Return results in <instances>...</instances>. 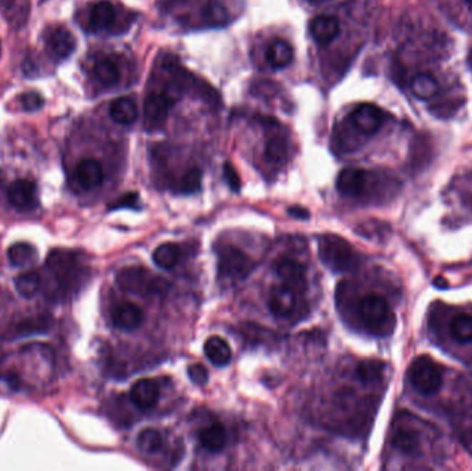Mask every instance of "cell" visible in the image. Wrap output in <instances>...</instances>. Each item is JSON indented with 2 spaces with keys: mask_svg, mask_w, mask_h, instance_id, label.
<instances>
[{
  "mask_svg": "<svg viewBox=\"0 0 472 471\" xmlns=\"http://www.w3.org/2000/svg\"><path fill=\"white\" fill-rule=\"evenodd\" d=\"M94 72H96L97 79L104 84H108V86L115 84L121 78V72H119L118 65L109 59H103V60L97 62L96 66H94Z\"/></svg>",
  "mask_w": 472,
  "mask_h": 471,
  "instance_id": "33",
  "label": "cell"
},
{
  "mask_svg": "<svg viewBox=\"0 0 472 471\" xmlns=\"http://www.w3.org/2000/svg\"><path fill=\"white\" fill-rule=\"evenodd\" d=\"M144 321V312L134 303H121L112 311V322L121 330H134Z\"/></svg>",
  "mask_w": 472,
  "mask_h": 471,
  "instance_id": "14",
  "label": "cell"
},
{
  "mask_svg": "<svg viewBox=\"0 0 472 471\" xmlns=\"http://www.w3.org/2000/svg\"><path fill=\"white\" fill-rule=\"evenodd\" d=\"M173 103L164 93H151L144 103L145 122L151 127L161 126L166 122Z\"/></svg>",
  "mask_w": 472,
  "mask_h": 471,
  "instance_id": "13",
  "label": "cell"
},
{
  "mask_svg": "<svg viewBox=\"0 0 472 471\" xmlns=\"http://www.w3.org/2000/svg\"><path fill=\"white\" fill-rule=\"evenodd\" d=\"M468 62H470V66H471L472 69V47L471 50H470V54H468Z\"/></svg>",
  "mask_w": 472,
  "mask_h": 471,
  "instance_id": "42",
  "label": "cell"
},
{
  "mask_svg": "<svg viewBox=\"0 0 472 471\" xmlns=\"http://www.w3.org/2000/svg\"><path fill=\"white\" fill-rule=\"evenodd\" d=\"M368 183V172L363 169L347 167L337 177V189L347 197H359Z\"/></svg>",
  "mask_w": 472,
  "mask_h": 471,
  "instance_id": "11",
  "label": "cell"
},
{
  "mask_svg": "<svg viewBox=\"0 0 472 471\" xmlns=\"http://www.w3.org/2000/svg\"><path fill=\"white\" fill-rule=\"evenodd\" d=\"M116 282L126 292L137 293L140 296L164 294L169 290V282L155 277L143 267H126L116 275Z\"/></svg>",
  "mask_w": 472,
  "mask_h": 471,
  "instance_id": "3",
  "label": "cell"
},
{
  "mask_svg": "<svg viewBox=\"0 0 472 471\" xmlns=\"http://www.w3.org/2000/svg\"><path fill=\"white\" fill-rule=\"evenodd\" d=\"M188 376L198 386H204V385L207 383V380H209V372L201 364H195V365L189 367L188 368Z\"/></svg>",
  "mask_w": 472,
  "mask_h": 471,
  "instance_id": "38",
  "label": "cell"
},
{
  "mask_svg": "<svg viewBox=\"0 0 472 471\" xmlns=\"http://www.w3.org/2000/svg\"><path fill=\"white\" fill-rule=\"evenodd\" d=\"M275 272L281 278L282 284L285 287H290L291 290L297 292L298 294L304 293L307 290V277L306 269L297 260L282 256L275 263Z\"/></svg>",
  "mask_w": 472,
  "mask_h": 471,
  "instance_id": "7",
  "label": "cell"
},
{
  "mask_svg": "<svg viewBox=\"0 0 472 471\" xmlns=\"http://www.w3.org/2000/svg\"><path fill=\"white\" fill-rule=\"evenodd\" d=\"M205 354L209 361L216 367H226L232 358L231 347L221 336H210L206 340Z\"/></svg>",
  "mask_w": 472,
  "mask_h": 471,
  "instance_id": "19",
  "label": "cell"
},
{
  "mask_svg": "<svg viewBox=\"0 0 472 471\" xmlns=\"http://www.w3.org/2000/svg\"><path fill=\"white\" fill-rule=\"evenodd\" d=\"M47 269L50 274V281L53 282L47 287V293L53 300L76 289L83 274V268L76 254L64 250H54L49 256Z\"/></svg>",
  "mask_w": 472,
  "mask_h": 471,
  "instance_id": "1",
  "label": "cell"
},
{
  "mask_svg": "<svg viewBox=\"0 0 472 471\" xmlns=\"http://www.w3.org/2000/svg\"><path fill=\"white\" fill-rule=\"evenodd\" d=\"M137 199H139V197H137V194H127L126 197H124V199H121L119 202H116V204H114L112 205V207L111 209H118V207H126V206H134L136 205V202H137Z\"/></svg>",
  "mask_w": 472,
  "mask_h": 471,
  "instance_id": "40",
  "label": "cell"
},
{
  "mask_svg": "<svg viewBox=\"0 0 472 471\" xmlns=\"http://www.w3.org/2000/svg\"><path fill=\"white\" fill-rule=\"evenodd\" d=\"M267 61L273 69H282L293 61V49L288 41L275 39L267 49Z\"/></svg>",
  "mask_w": 472,
  "mask_h": 471,
  "instance_id": "23",
  "label": "cell"
},
{
  "mask_svg": "<svg viewBox=\"0 0 472 471\" xmlns=\"http://www.w3.org/2000/svg\"><path fill=\"white\" fill-rule=\"evenodd\" d=\"M7 198L11 206L19 210H34L38 204V185L29 179H19L13 182L7 189Z\"/></svg>",
  "mask_w": 472,
  "mask_h": 471,
  "instance_id": "9",
  "label": "cell"
},
{
  "mask_svg": "<svg viewBox=\"0 0 472 471\" xmlns=\"http://www.w3.org/2000/svg\"><path fill=\"white\" fill-rule=\"evenodd\" d=\"M17 292L25 299H32L41 289V275L36 271H26L16 279Z\"/></svg>",
  "mask_w": 472,
  "mask_h": 471,
  "instance_id": "31",
  "label": "cell"
},
{
  "mask_svg": "<svg viewBox=\"0 0 472 471\" xmlns=\"http://www.w3.org/2000/svg\"><path fill=\"white\" fill-rule=\"evenodd\" d=\"M411 89L413 94L417 99L430 100L438 93L439 83L432 76L431 74L421 72V74H417L411 79Z\"/></svg>",
  "mask_w": 472,
  "mask_h": 471,
  "instance_id": "25",
  "label": "cell"
},
{
  "mask_svg": "<svg viewBox=\"0 0 472 471\" xmlns=\"http://www.w3.org/2000/svg\"><path fill=\"white\" fill-rule=\"evenodd\" d=\"M224 177H226V182L229 185V188L234 192H239L241 191V187H242L241 177H239L238 172L235 170V167L229 164V162H226L224 164Z\"/></svg>",
  "mask_w": 472,
  "mask_h": 471,
  "instance_id": "39",
  "label": "cell"
},
{
  "mask_svg": "<svg viewBox=\"0 0 472 471\" xmlns=\"http://www.w3.org/2000/svg\"><path fill=\"white\" fill-rule=\"evenodd\" d=\"M392 444L405 453H414L418 450V437L414 431L399 430L395 432L392 438Z\"/></svg>",
  "mask_w": 472,
  "mask_h": 471,
  "instance_id": "34",
  "label": "cell"
},
{
  "mask_svg": "<svg viewBox=\"0 0 472 471\" xmlns=\"http://www.w3.org/2000/svg\"><path fill=\"white\" fill-rule=\"evenodd\" d=\"M47 46L56 57L66 59L74 53L76 41L68 29L57 28L50 34L47 39Z\"/></svg>",
  "mask_w": 472,
  "mask_h": 471,
  "instance_id": "18",
  "label": "cell"
},
{
  "mask_svg": "<svg viewBox=\"0 0 472 471\" xmlns=\"http://www.w3.org/2000/svg\"><path fill=\"white\" fill-rule=\"evenodd\" d=\"M288 212L291 217H296V219H304V220H307L309 217L308 210H306V209H303L300 206H293V207L288 209Z\"/></svg>",
  "mask_w": 472,
  "mask_h": 471,
  "instance_id": "41",
  "label": "cell"
},
{
  "mask_svg": "<svg viewBox=\"0 0 472 471\" xmlns=\"http://www.w3.org/2000/svg\"><path fill=\"white\" fill-rule=\"evenodd\" d=\"M0 56H1V41H0Z\"/></svg>",
  "mask_w": 472,
  "mask_h": 471,
  "instance_id": "44",
  "label": "cell"
},
{
  "mask_svg": "<svg viewBox=\"0 0 472 471\" xmlns=\"http://www.w3.org/2000/svg\"><path fill=\"white\" fill-rule=\"evenodd\" d=\"M109 115L116 123L131 124L139 116L137 105L130 97H119L114 100L109 106Z\"/></svg>",
  "mask_w": 472,
  "mask_h": 471,
  "instance_id": "22",
  "label": "cell"
},
{
  "mask_svg": "<svg viewBox=\"0 0 472 471\" xmlns=\"http://www.w3.org/2000/svg\"><path fill=\"white\" fill-rule=\"evenodd\" d=\"M340 29V21L333 16H319L311 22V35L321 44H326L336 39Z\"/></svg>",
  "mask_w": 472,
  "mask_h": 471,
  "instance_id": "17",
  "label": "cell"
},
{
  "mask_svg": "<svg viewBox=\"0 0 472 471\" xmlns=\"http://www.w3.org/2000/svg\"><path fill=\"white\" fill-rule=\"evenodd\" d=\"M21 104H22V108L25 111L35 112V111L41 109V106L44 105V101H43V99H41L39 93L29 91V93H25V94L21 96Z\"/></svg>",
  "mask_w": 472,
  "mask_h": 471,
  "instance_id": "37",
  "label": "cell"
},
{
  "mask_svg": "<svg viewBox=\"0 0 472 471\" xmlns=\"http://www.w3.org/2000/svg\"><path fill=\"white\" fill-rule=\"evenodd\" d=\"M413 389L423 395H432L442 387V370L428 357H420L411 362L408 372Z\"/></svg>",
  "mask_w": 472,
  "mask_h": 471,
  "instance_id": "4",
  "label": "cell"
},
{
  "mask_svg": "<svg viewBox=\"0 0 472 471\" xmlns=\"http://www.w3.org/2000/svg\"><path fill=\"white\" fill-rule=\"evenodd\" d=\"M202 188V172L198 167H191L180 180V191L183 194H195Z\"/></svg>",
  "mask_w": 472,
  "mask_h": 471,
  "instance_id": "35",
  "label": "cell"
},
{
  "mask_svg": "<svg viewBox=\"0 0 472 471\" xmlns=\"http://www.w3.org/2000/svg\"><path fill=\"white\" fill-rule=\"evenodd\" d=\"M76 180L84 189H93L99 187L104 180L103 166L93 158L83 159L76 167Z\"/></svg>",
  "mask_w": 472,
  "mask_h": 471,
  "instance_id": "16",
  "label": "cell"
},
{
  "mask_svg": "<svg viewBox=\"0 0 472 471\" xmlns=\"http://www.w3.org/2000/svg\"><path fill=\"white\" fill-rule=\"evenodd\" d=\"M137 444L141 451L154 455L162 451L164 445V437L156 429H144L137 437Z\"/></svg>",
  "mask_w": 472,
  "mask_h": 471,
  "instance_id": "30",
  "label": "cell"
},
{
  "mask_svg": "<svg viewBox=\"0 0 472 471\" xmlns=\"http://www.w3.org/2000/svg\"><path fill=\"white\" fill-rule=\"evenodd\" d=\"M319 257L328 269L334 272H348L359 266V256L348 242L334 234L319 237Z\"/></svg>",
  "mask_w": 472,
  "mask_h": 471,
  "instance_id": "2",
  "label": "cell"
},
{
  "mask_svg": "<svg viewBox=\"0 0 472 471\" xmlns=\"http://www.w3.org/2000/svg\"><path fill=\"white\" fill-rule=\"evenodd\" d=\"M180 247L176 244H162L158 246L152 254L155 264L164 269H171L179 264L180 262Z\"/></svg>",
  "mask_w": 472,
  "mask_h": 471,
  "instance_id": "26",
  "label": "cell"
},
{
  "mask_svg": "<svg viewBox=\"0 0 472 471\" xmlns=\"http://www.w3.org/2000/svg\"><path fill=\"white\" fill-rule=\"evenodd\" d=\"M202 21L210 26L226 25L229 20V11L224 4L219 1H209L201 13Z\"/></svg>",
  "mask_w": 472,
  "mask_h": 471,
  "instance_id": "27",
  "label": "cell"
},
{
  "mask_svg": "<svg viewBox=\"0 0 472 471\" xmlns=\"http://www.w3.org/2000/svg\"><path fill=\"white\" fill-rule=\"evenodd\" d=\"M256 267L254 260L239 247L223 246L219 250V275L228 279L241 281L247 278Z\"/></svg>",
  "mask_w": 472,
  "mask_h": 471,
  "instance_id": "5",
  "label": "cell"
},
{
  "mask_svg": "<svg viewBox=\"0 0 472 471\" xmlns=\"http://www.w3.org/2000/svg\"><path fill=\"white\" fill-rule=\"evenodd\" d=\"M115 17H116V11H115L114 4L106 0H103V1H99L97 4H94V7L91 9L90 22L96 31H104V29H108L114 24Z\"/></svg>",
  "mask_w": 472,
  "mask_h": 471,
  "instance_id": "24",
  "label": "cell"
},
{
  "mask_svg": "<svg viewBox=\"0 0 472 471\" xmlns=\"http://www.w3.org/2000/svg\"><path fill=\"white\" fill-rule=\"evenodd\" d=\"M0 9L9 25L16 28L24 26L29 16V0H0Z\"/></svg>",
  "mask_w": 472,
  "mask_h": 471,
  "instance_id": "20",
  "label": "cell"
},
{
  "mask_svg": "<svg viewBox=\"0 0 472 471\" xmlns=\"http://www.w3.org/2000/svg\"><path fill=\"white\" fill-rule=\"evenodd\" d=\"M363 324L370 329H383L392 321V309L388 300L377 293L366 294L358 306Z\"/></svg>",
  "mask_w": 472,
  "mask_h": 471,
  "instance_id": "6",
  "label": "cell"
},
{
  "mask_svg": "<svg viewBox=\"0 0 472 471\" xmlns=\"http://www.w3.org/2000/svg\"><path fill=\"white\" fill-rule=\"evenodd\" d=\"M381 365L377 362H362L358 369L356 375L362 382H371L380 376Z\"/></svg>",
  "mask_w": 472,
  "mask_h": 471,
  "instance_id": "36",
  "label": "cell"
},
{
  "mask_svg": "<svg viewBox=\"0 0 472 471\" xmlns=\"http://www.w3.org/2000/svg\"><path fill=\"white\" fill-rule=\"evenodd\" d=\"M352 124L363 134H374L384 122L383 111L374 104H361L351 114Z\"/></svg>",
  "mask_w": 472,
  "mask_h": 471,
  "instance_id": "10",
  "label": "cell"
},
{
  "mask_svg": "<svg viewBox=\"0 0 472 471\" xmlns=\"http://www.w3.org/2000/svg\"><path fill=\"white\" fill-rule=\"evenodd\" d=\"M53 321L50 318V315H38V317H32L28 319H24L17 322L16 325H13L11 328L9 329V332L6 333V337L14 340L19 337H25V336H31V334H41V333H46L50 330Z\"/></svg>",
  "mask_w": 472,
  "mask_h": 471,
  "instance_id": "15",
  "label": "cell"
},
{
  "mask_svg": "<svg viewBox=\"0 0 472 471\" xmlns=\"http://www.w3.org/2000/svg\"><path fill=\"white\" fill-rule=\"evenodd\" d=\"M199 442L206 451L221 452L226 445V431L221 423H213L199 432Z\"/></svg>",
  "mask_w": 472,
  "mask_h": 471,
  "instance_id": "21",
  "label": "cell"
},
{
  "mask_svg": "<svg viewBox=\"0 0 472 471\" xmlns=\"http://www.w3.org/2000/svg\"><path fill=\"white\" fill-rule=\"evenodd\" d=\"M467 3H468V4H470V6L472 7V0H467Z\"/></svg>",
  "mask_w": 472,
  "mask_h": 471,
  "instance_id": "43",
  "label": "cell"
},
{
  "mask_svg": "<svg viewBox=\"0 0 472 471\" xmlns=\"http://www.w3.org/2000/svg\"><path fill=\"white\" fill-rule=\"evenodd\" d=\"M130 400L141 410H152L159 401V387L152 379H140L130 390Z\"/></svg>",
  "mask_w": 472,
  "mask_h": 471,
  "instance_id": "12",
  "label": "cell"
},
{
  "mask_svg": "<svg viewBox=\"0 0 472 471\" xmlns=\"http://www.w3.org/2000/svg\"><path fill=\"white\" fill-rule=\"evenodd\" d=\"M300 296L301 294L285 285L273 287L268 300L269 311L278 318H290L300 308Z\"/></svg>",
  "mask_w": 472,
  "mask_h": 471,
  "instance_id": "8",
  "label": "cell"
},
{
  "mask_svg": "<svg viewBox=\"0 0 472 471\" xmlns=\"http://www.w3.org/2000/svg\"><path fill=\"white\" fill-rule=\"evenodd\" d=\"M451 333L453 339L460 343L472 342V315L458 314L451 322Z\"/></svg>",
  "mask_w": 472,
  "mask_h": 471,
  "instance_id": "29",
  "label": "cell"
},
{
  "mask_svg": "<svg viewBox=\"0 0 472 471\" xmlns=\"http://www.w3.org/2000/svg\"><path fill=\"white\" fill-rule=\"evenodd\" d=\"M266 155L268 159L276 164H282L288 159V143L283 136H272L266 145Z\"/></svg>",
  "mask_w": 472,
  "mask_h": 471,
  "instance_id": "32",
  "label": "cell"
},
{
  "mask_svg": "<svg viewBox=\"0 0 472 471\" xmlns=\"http://www.w3.org/2000/svg\"><path fill=\"white\" fill-rule=\"evenodd\" d=\"M7 256L13 266L25 267L34 263V260L36 257V250L34 246L29 245V244L19 242V244L10 246Z\"/></svg>",
  "mask_w": 472,
  "mask_h": 471,
  "instance_id": "28",
  "label": "cell"
}]
</instances>
